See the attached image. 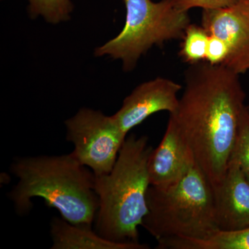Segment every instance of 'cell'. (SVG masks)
Masks as SVG:
<instances>
[{"label":"cell","mask_w":249,"mask_h":249,"mask_svg":"<svg viewBox=\"0 0 249 249\" xmlns=\"http://www.w3.org/2000/svg\"><path fill=\"white\" fill-rule=\"evenodd\" d=\"M239 76L206 61L190 65L178 109L170 114L213 188L227 173L247 107Z\"/></svg>","instance_id":"1"},{"label":"cell","mask_w":249,"mask_h":249,"mask_svg":"<svg viewBox=\"0 0 249 249\" xmlns=\"http://www.w3.org/2000/svg\"><path fill=\"white\" fill-rule=\"evenodd\" d=\"M11 171L18 181L9 197L19 215L29 213L32 199L41 197L67 222L92 226L99 206L95 175L73 152L16 159Z\"/></svg>","instance_id":"2"},{"label":"cell","mask_w":249,"mask_h":249,"mask_svg":"<svg viewBox=\"0 0 249 249\" xmlns=\"http://www.w3.org/2000/svg\"><path fill=\"white\" fill-rule=\"evenodd\" d=\"M152 150L147 136L132 134L123 144L112 170L95 175L99 200L95 231L106 240L141 245L139 227L148 211L147 163Z\"/></svg>","instance_id":"3"},{"label":"cell","mask_w":249,"mask_h":249,"mask_svg":"<svg viewBox=\"0 0 249 249\" xmlns=\"http://www.w3.org/2000/svg\"><path fill=\"white\" fill-rule=\"evenodd\" d=\"M147 213L142 227L157 242L170 238H207L219 231L213 189L196 163L183 178L165 188L150 186Z\"/></svg>","instance_id":"4"},{"label":"cell","mask_w":249,"mask_h":249,"mask_svg":"<svg viewBox=\"0 0 249 249\" xmlns=\"http://www.w3.org/2000/svg\"><path fill=\"white\" fill-rule=\"evenodd\" d=\"M125 22L114 38L96 48V57L108 56L123 62L124 71H132L139 59L153 46L182 39L191 24L188 11H181L175 0H123Z\"/></svg>","instance_id":"5"},{"label":"cell","mask_w":249,"mask_h":249,"mask_svg":"<svg viewBox=\"0 0 249 249\" xmlns=\"http://www.w3.org/2000/svg\"><path fill=\"white\" fill-rule=\"evenodd\" d=\"M65 124L67 140L73 144L77 160L96 176L109 173L127 137L112 116L81 108Z\"/></svg>","instance_id":"6"},{"label":"cell","mask_w":249,"mask_h":249,"mask_svg":"<svg viewBox=\"0 0 249 249\" xmlns=\"http://www.w3.org/2000/svg\"><path fill=\"white\" fill-rule=\"evenodd\" d=\"M201 25L227 46L225 67L239 75L249 71V0L230 7L203 10Z\"/></svg>","instance_id":"7"},{"label":"cell","mask_w":249,"mask_h":249,"mask_svg":"<svg viewBox=\"0 0 249 249\" xmlns=\"http://www.w3.org/2000/svg\"><path fill=\"white\" fill-rule=\"evenodd\" d=\"M182 86L168 78H158L139 85L124 98L122 107L112 115L121 130L129 131L160 111L173 114L178 109Z\"/></svg>","instance_id":"8"},{"label":"cell","mask_w":249,"mask_h":249,"mask_svg":"<svg viewBox=\"0 0 249 249\" xmlns=\"http://www.w3.org/2000/svg\"><path fill=\"white\" fill-rule=\"evenodd\" d=\"M213 189L219 231H237L249 228V180L237 162L230 160L222 181Z\"/></svg>","instance_id":"9"},{"label":"cell","mask_w":249,"mask_h":249,"mask_svg":"<svg viewBox=\"0 0 249 249\" xmlns=\"http://www.w3.org/2000/svg\"><path fill=\"white\" fill-rule=\"evenodd\" d=\"M196 163L189 145L169 118L161 142L149 157L147 169L150 186L160 188L172 186Z\"/></svg>","instance_id":"10"},{"label":"cell","mask_w":249,"mask_h":249,"mask_svg":"<svg viewBox=\"0 0 249 249\" xmlns=\"http://www.w3.org/2000/svg\"><path fill=\"white\" fill-rule=\"evenodd\" d=\"M52 249H148V245L116 243L98 235L91 227L55 217L51 223Z\"/></svg>","instance_id":"11"},{"label":"cell","mask_w":249,"mask_h":249,"mask_svg":"<svg viewBox=\"0 0 249 249\" xmlns=\"http://www.w3.org/2000/svg\"><path fill=\"white\" fill-rule=\"evenodd\" d=\"M157 243V249H249V228L237 231H217L200 240L170 238Z\"/></svg>","instance_id":"12"},{"label":"cell","mask_w":249,"mask_h":249,"mask_svg":"<svg viewBox=\"0 0 249 249\" xmlns=\"http://www.w3.org/2000/svg\"><path fill=\"white\" fill-rule=\"evenodd\" d=\"M179 55L189 65L205 61L209 34L202 26L190 24L182 38Z\"/></svg>","instance_id":"13"},{"label":"cell","mask_w":249,"mask_h":249,"mask_svg":"<svg viewBox=\"0 0 249 249\" xmlns=\"http://www.w3.org/2000/svg\"><path fill=\"white\" fill-rule=\"evenodd\" d=\"M73 9L71 0H29L28 6L31 19L42 16L46 22L53 24L69 20Z\"/></svg>","instance_id":"14"},{"label":"cell","mask_w":249,"mask_h":249,"mask_svg":"<svg viewBox=\"0 0 249 249\" xmlns=\"http://www.w3.org/2000/svg\"><path fill=\"white\" fill-rule=\"evenodd\" d=\"M231 160L238 163L241 170L249 180V113L247 107L241 117Z\"/></svg>","instance_id":"15"},{"label":"cell","mask_w":249,"mask_h":249,"mask_svg":"<svg viewBox=\"0 0 249 249\" xmlns=\"http://www.w3.org/2000/svg\"><path fill=\"white\" fill-rule=\"evenodd\" d=\"M247 0H175V4L181 11H188L193 8L217 9L230 7Z\"/></svg>","instance_id":"16"},{"label":"cell","mask_w":249,"mask_h":249,"mask_svg":"<svg viewBox=\"0 0 249 249\" xmlns=\"http://www.w3.org/2000/svg\"><path fill=\"white\" fill-rule=\"evenodd\" d=\"M229 49L220 39L209 34L205 61L213 65L226 66L229 59Z\"/></svg>","instance_id":"17"},{"label":"cell","mask_w":249,"mask_h":249,"mask_svg":"<svg viewBox=\"0 0 249 249\" xmlns=\"http://www.w3.org/2000/svg\"><path fill=\"white\" fill-rule=\"evenodd\" d=\"M247 110H248L249 113V104L248 105V106H247Z\"/></svg>","instance_id":"18"}]
</instances>
